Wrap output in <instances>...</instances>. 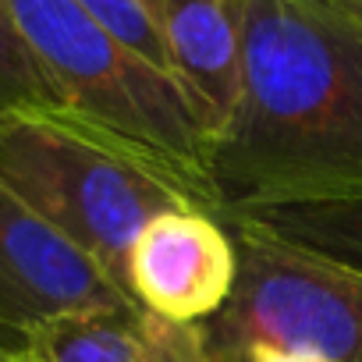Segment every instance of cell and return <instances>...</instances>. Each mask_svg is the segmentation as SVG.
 <instances>
[{"mask_svg": "<svg viewBox=\"0 0 362 362\" xmlns=\"http://www.w3.org/2000/svg\"><path fill=\"white\" fill-rule=\"evenodd\" d=\"M210 177L224 214L362 199V0H242V93Z\"/></svg>", "mask_w": 362, "mask_h": 362, "instance_id": "6da1fadb", "label": "cell"}, {"mask_svg": "<svg viewBox=\"0 0 362 362\" xmlns=\"http://www.w3.org/2000/svg\"><path fill=\"white\" fill-rule=\"evenodd\" d=\"M0 181L89 252L128 295V252L149 221L221 199L153 149L71 110L0 114ZM132 298V295H128Z\"/></svg>", "mask_w": 362, "mask_h": 362, "instance_id": "7a4b0ae2", "label": "cell"}, {"mask_svg": "<svg viewBox=\"0 0 362 362\" xmlns=\"http://www.w3.org/2000/svg\"><path fill=\"white\" fill-rule=\"evenodd\" d=\"M4 8L71 114L153 149L217 196L210 139L170 75L132 54L78 0H4Z\"/></svg>", "mask_w": 362, "mask_h": 362, "instance_id": "3957f363", "label": "cell"}, {"mask_svg": "<svg viewBox=\"0 0 362 362\" xmlns=\"http://www.w3.org/2000/svg\"><path fill=\"white\" fill-rule=\"evenodd\" d=\"M224 221L238 245V284L199 323L214 362H245L259 344L362 362V267L277 238L242 214Z\"/></svg>", "mask_w": 362, "mask_h": 362, "instance_id": "277c9868", "label": "cell"}, {"mask_svg": "<svg viewBox=\"0 0 362 362\" xmlns=\"http://www.w3.org/2000/svg\"><path fill=\"white\" fill-rule=\"evenodd\" d=\"M121 305L135 302L114 277L0 181V344L61 313Z\"/></svg>", "mask_w": 362, "mask_h": 362, "instance_id": "5b68a950", "label": "cell"}, {"mask_svg": "<svg viewBox=\"0 0 362 362\" xmlns=\"http://www.w3.org/2000/svg\"><path fill=\"white\" fill-rule=\"evenodd\" d=\"M132 302L170 323L214 320L238 284V245L214 210H170L146 224L128 252Z\"/></svg>", "mask_w": 362, "mask_h": 362, "instance_id": "8992f818", "label": "cell"}, {"mask_svg": "<svg viewBox=\"0 0 362 362\" xmlns=\"http://www.w3.org/2000/svg\"><path fill=\"white\" fill-rule=\"evenodd\" d=\"M177 86L214 142L242 93V0H146Z\"/></svg>", "mask_w": 362, "mask_h": 362, "instance_id": "52a82bcc", "label": "cell"}, {"mask_svg": "<svg viewBox=\"0 0 362 362\" xmlns=\"http://www.w3.org/2000/svg\"><path fill=\"white\" fill-rule=\"evenodd\" d=\"M29 362H142V309L61 313L15 344Z\"/></svg>", "mask_w": 362, "mask_h": 362, "instance_id": "ba28073f", "label": "cell"}, {"mask_svg": "<svg viewBox=\"0 0 362 362\" xmlns=\"http://www.w3.org/2000/svg\"><path fill=\"white\" fill-rule=\"evenodd\" d=\"M228 214H242L277 238L362 267V199L284 203V206H252V210H228Z\"/></svg>", "mask_w": 362, "mask_h": 362, "instance_id": "9c48e42d", "label": "cell"}, {"mask_svg": "<svg viewBox=\"0 0 362 362\" xmlns=\"http://www.w3.org/2000/svg\"><path fill=\"white\" fill-rule=\"evenodd\" d=\"M11 110H68V103L25 47L11 11L0 0V114Z\"/></svg>", "mask_w": 362, "mask_h": 362, "instance_id": "30bf717a", "label": "cell"}, {"mask_svg": "<svg viewBox=\"0 0 362 362\" xmlns=\"http://www.w3.org/2000/svg\"><path fill=\"white\" fill-rule=\"evenodd\" d=\"M78 4L110 33L117 36L132 54H139L142 61H149L153 68H160L163 75L174 78L170 71V57H167V47L160 40V29L153 22V11L146 0H78ZM177 82V78H174Z\"/></svg>", "mask_w": 362, "mask_h": 362, "instance_id": "8fae6325", "label": "cell"}, {"mask_svg": "<svg viewBox=\"0 0 362 362\" xmlns=\"http://www.w3.org/2000/svg\"><path fill=\"white\" fill-rule=\"evenodd\" d=\"M142 362H214L199 323H170L142 313Z\"/></svg>", "mask_w": 362, "mask_h": 362, "instance_id": "7c38bea8", "label": "cell"}, {"mask_svg": "<svg viewBox=\"0 0 362 362\" xmlns=\"http://www.w3.org/2000/svg\"><path fill=\"white\" fill-rule=\"evenodd\" d=\"M245 362H330V358H320V355H309V351H291V348H270V344H259L245 355Z\"/></svg>", "mask_w": 362, "mask_h": 362, "instance_id": "4fadbf2b", "label": "cell"}, {"mask_svg": "<svg viewBox=\"0 0 362 362\" xmlns=\"http://www.w3.org/2000/svg\"><path fill=\"white\" fill-rule=\"evenodd\" d=\"M0 362H29L18 348H11V344H0Z\"/></svg>", "mask_w": 362, "mask_h": 362, "instance_id": "5bb4252c", "label": "cell"}]
</instances>
